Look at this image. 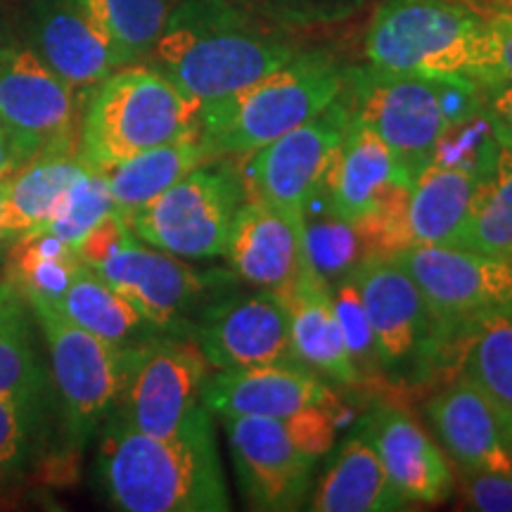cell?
<instances>
[{
	"mask_svg": "<svg viewBox=\"0 0 512 512\" xmlns=\"http://www.w3.org/2000/svg\"><path fill=\"white\" fill-rule=\"evenodd\" d=\"M363 53L370 67L396 74H486V19L460 0H382Z\"/></svg>",
	"mask_w": 512,
	"mask_h": 512,
	"instance_id": "cell-5",
	"label": "cell"
},
{
	"mask_svg": "<svg viewBox=\"0 0 512 512\" xmlns=\"http://www.w3.org/2000/svg\"><path fill=\"white\" fill-rule=\"evenodd\" d=\"M192 332L214 370L299 363L292 354L290 313L283 294L275 290L223 297L204 306Z\"/></svg>",
	"mask_w": 512,
	"mask_h": 512,
	"instance_id": "cell-16",
	"label": "cell"
},
{
	"mask_svg": "<svg viewBox=\"0 0 512 512\" xmlns=\"http://www.w3.org/2000/svg\"><path fill=\"white\" fill-rule=\"evenodd\" d=\"M29 48L72 88L83 107L107 76L124 67L107 36L74 0H38Z\"/></svg>",
	"mask_w": 512,
	"mask_h": 512,
	"instance_id": "cell-19",
	"label": "cell"
},
{
	"mask_svg": "<svg viewBox=\"0 0 512 512\" xmlns=\"http://www.w3.org/2000/svg\"><path fill=\"white\" fill-rule=\"evenodd\" d=\"M356 430L375 448L389 482L403 503L437 505L456 486L453 467L411 413L389 403H375Z\"/></svg>",
	"mask_w": 512,
	"mask_h": 512,
	"instance_id": "cell-17",
	"label": "cell"
},
{
	"mask_svg": "<svg viewBox=\"0 0 512 512\" xmlns=\"http://www.w3.org/2000/svg\"><path fill=\"white\" fill-rule=\"evenodd\" d=\"M223 259L245 283L283 292L304 261V214L245 197L230 228Z\"/></svg>",
	"mask_w": 512,
	"mask_h": 512,
	"instance_id": "cell-20",
	"label": "cell"
},
{
	"mask_svg": "<svg viewBox=\"0 0 512 512\" xmlns=\"http://www.w3.org/2000/svg\"><path fill=\"white\" fill-rule=\"evenodd\" d=\"M332 297H335L339 323H342L344 339H347L351 361H354L356 370L361 373L363 380L373 375H382L380 361H377L373 330H370L354 275L337 280L335 287H332Z\"/></svg>",
	"mask_w": 512,
	"mask_h": 512,
	"instance_id": "cell-38",
	"label": "cell"
},
{
	"mask_svg": "<svg viewBox=\"0 0 512 512\" xmlns=\"http://www.w3.org/2000/svg\"><path fill=\"white\" fill-rule=\"evenodd\" d=\"M486 74L479 81H512V15H484Z\"/></svg>",
	"mask_w": 512,
	"mask_h": 512,
	"instance_id": "cell-40",
	"label": "cell"
},
{
	"mask_svg": "<svg viewBox=\"0 0 512 512\" xmlns=\"http://www.w3.org/2000/svg\"><path fill=\"white\" fill-rule=\"evenodd\" d=\"M57 309L79 328L119 347L138 342L143 330H152L136 306L86 264L79 268Z\"/></svg>",
	"mask_w": 512,
	"mask_h": 512,
	"instance_id": "cell-30",
	"label": "cell"
},
{
	"mask_svg": "<svg viewBox=\"0 0 512 512\" xmlns=\"http://www.w3.org/2000/svg\"><path fill=\"white\" fill-rule=\"evenodd\" d=\"M501 150L503 145L496 136L494 119L482 110L467 119L444 124L437 143H434L430 162L465 171L482 183L494 174Z\"/></svg>",
	"mask_w": 512,
	"mask_h": 512,
	"instance_id": "cell-35",
	"label": "cell"
},
{
	"mask_svg": "<svg viewBox=\"0 0 512 512\" xmlns=\"http://www.w3.org/2000/svg\"><path fill=\"white\" fill-rule=\"evenodd\" d=\"M479 188L475 176L427 164L408 192L406 230L411 245H456Z\"/></svg>",
	"mask_w": 512,
	"mask_h": 512,
	"instance_id": "cell-26",
	"label": "cell"
},
{
	"mask_svg": "<svg viewBox=\"0 0 512 512\" xmlns=\"http://www.w3.org/2000/svg\"><path fill=\"white\" fill-rule=\"evenodd\" d=\"M344 100L351 119L382 138L411 181L430 164L446 124L437 76L384 72L370 64L344 69Z\"/></svg>",
	"mask_w": 512,
	"mask_h": 512,
	"instance_id": "cell-11",
	"label": "cell"
},
{
	"mask_svg": "<svg viewBox=\"0 0 512 512\" xmlns=\"http://www.w3.org/2000/svg\"><path fill=\"white\" fill-rule=\"evenodd\" d=\"M48 349L50 375L69 444L83 448L117 408L126 347L79 328L53 304H29Z\"/></svg>",
	"mask_w": 512,
	"mask_h": 512,
	"instance_id": "cell-8",
	"label": "cell"
},
{
	"mask_svg": "<svg viewBox=\"0 0 512 512\" xmlns=\"http://www.w3.org/2000/svg\"><path fill=\"white\" fill-rule=\"evenodd\" d=\"M382 373L425 368L444 347L446 332L427 309L418 285L392 256H370L354 273Z\"/></svg>",
	"mask_w": 512,
	"mask_h": 512,
	"instance_id": "cell-14",
	"label": "cell"
},
{
	"mask_svg": "<svg viewBox=\"0 0 512 512\" xmlns=\"http://www.w3.org/2000/svg\"><path fill=\"white\" fill-rule=\"evenodd\" d=\"M209 363L195 339L178 332L126 344V373L112 415L133 430L169 437L188 425L202 403Z\"/></svg>",
	"mask_w": 512,
	"mask_h": 512,
	"instance_id": "cell-10",
	"label": "cell"
},
{
	"mask_svg": "<svg viewBox=\"0 0 512 512\" xmlns=\"http://www.w3.org/2000/svg\"><path fill=\"white\" fill-rule=\"evenodd\" d=\"M512 261V152L503 147L498 164L479 183L456 245Z\"/></svg>",
	"mask_w": 512,
	"mask_h": 512,
	"instance_id": "cell-34",
	"label": "cell"
},
{
	"mask_svg": "<svg viewBox=\"0 0 512 512\" xmlns=\"http://www.w3.org/2000/svg\"><path fill=\"white\" fill-rule=\"evenodd\" d=\"M36 318L27 299L0 278V394L46 399L48 373L38 354Z\"/></svg>",
	"mask_w": 512,
	"mask_h": 512,
	"instance_id": "cell-28",
	"label": "cell"
},
{
	"mask_svg": "<svg viewBox=\"0 0 512 512\" xmlns=\"http://www.w3.org/2000/svg\"><path fill=\"white\" fill-rule=\"evenodd\" d=\"M10 245L5 278L17 287L27 304H60L83 266L76 249L43 230L19 235Z\"/></svg>",
	"mask_w": 512,
	"mask_h": 512,
	"instance_id": "cell-29",
	"label": "cell"
},
{
	"mask_svg": "<svg viewBox=\"0 0 512 512\" xmlns=\"http://www.w3.org/2000/svg\"><path fill=\"white\" fill-rule=\"evenodd\" d=\"M425 418L446 458L460 472H512V453L505 441L496 401L460 373L425 403Z\"/></svg>",
	"mask_w": 512,
	"mask_h": 512,
	"instance_id": "cell-18",
	"label": "cell"
},
{
	"mask_svg": "<svg viewBox=\"0 0 512 512\" xmlns=\"http://www.w3.org/2000/svg\"><path fill=\"white\" fill-rule=\"evenodd\" d=\"M86 169L88 164L79 152H60L22 164L15 174L3 178L0 230L5 242L41 228Z\"/></svg>",
	"mask_w": 512,
	"mask_h": 512,
	"instance_id": "cell-25",
	"label": "cell"
},
{
	"mask_svg": "<svg viewBox=\"0 0 512 512\" xmlns=\"http://www.w3.org/2000/svg\"><path fill=\"white\" fill-rule=\"evenodd\" d=\"M98 479L121 512H226L230 496L214 422L207 406L169 437L128 427L119 418L100 427Z\"/></svg>",
	"mask_w": 512,
	"mask_h": 512,
	"instance_id": "cell-1",
	"label": "cell"
},
{
	"mask_svg": "<svg viewBox=\"0 0 512 512\" xmlns=\"http://www.w3.org/2000/svg\"><path fill=\"white\" fill-rule=\"evenodd\" d=\"M460 332V373L494 401L512 406V304L482 313Z\"/></svg>",
	"mask_w": 512,
	"mask_h": 512,
	"instance_id": "cell-31",
	"label": "cell"
},
{
	"mask_svg": "<svg viewBox=\"0 0 512 512\" xmlns=\"http://www.w3.org/2000/svg\"><path fill=\"white\" fill-rule=\"evenodd\" d=\"M491 119H494V117H491ZM494 128H496L498 140H501V145L508 147V150L512 152V126H510V124H503V121H496V119H494Z\"/></svg>",
	"mask_w": 512,
	"mask_h": 512,
	"instance_id": "cell-45",
	"label": "cell"
},
{
	"mask_svg": "<svg viewBox=\"0 0 512 512\" xmlns=\"http://www.w3.org/2000/svg\"><path fill=\"white\" fill-rule=\"evenodd\" d=\"M202 403L211 415H256V418H290L311 406L335 403L320 377L302 363H268L245 370L209 373Z\"/></svg>",
	"mask_w": 512,
	"mask_h": 512,
	"instance_id": "cell-21",
	"label": "cell"
},
{
	"mask_svg": "<svg viewBox=\"0 0 512 512\" xmlns=\"http://www.w3.org/2000/svg\"><path fill=\"white\" fill-rule=\"evenodd\" d=\"M280 294L290 313L294 358L316 375H325L339 384H347V387L361 384L363 377L351 361L342 323H339L332 285L313 271L306 256L299 273Z\"/></svg>",
	"mask_w": 512,
	"mask_h": 512,
	"instance_id": "cell-22",
	"label": "cell"
},
{
	"mask_svg": "<svg viewBox=\"0 0 512 512\" xmlns=\"http://www.w3.org/2000/svg\"><path fill=\"white\" fill-rule=\"evenodd\" d=\"M304 256L330 285L354 275L370 259L356 223L335 214L320 190L313 192L304 207Z\"/></svg>",
	"mask_w": 512,
	"mask_h": 512,
	"instance_id": "cell-33",
	"label": "cell"
},
{
	"mask_svg": "<svg viewBox=\"0 0 512 512\" xmlns=\"http://www.w3.org/2000/svg\"><path fill=\"white\" fill-rule=\"evenodd\" d=\"M482 15H512V0H460Z\"/></svg>",
	"mask_w": 512,
	"mask_h": 512,
	"instance_id": "cell-42",
	"label": "cell"
},
{
	"mask_svg": "<svg viewBox=\"0 0 512 512\" xmlns=\"http://www.w3.org/2000/svg\"><path fill=\"white\" fill-rule=\"evenodd\" d=\"M401 183L413 181L396 162L392 150L370 128L351 119L318 190L335 214L356 223Z\"/></svg>",
	"mask_w": 512,
	"mask_h": 512,
	"instance_id": "cell-23",
	"label": "cell"
},
{
	"mask_svg": "<svg viewBox=\"0 0 512 512\" xmlns=\"http://www.w3.org/2000/svg\"><path fill=\"white\" fill-rule=\"evenodd\" d=\"M306 501V508L313 512H387L406 508L389 482L375 448L358 430L337 448Z\"/></svg>",
	"mask_w": 512,
	"mask_h": 512,
	"instance_id": "cell-24",
	"label": "cell"
},
{
	"mask_svg": "<svg viewBox=\"0 0 512 512\" xmlns=\"http://www.w3.org/2000/svg\"><path fill=\"white\" fill-rule=\"evenodd\" d=\"M496 408H498V418H501L505 441H508V448L512 453V406H503V403L496 401Z\"/></svg>",
	"mask_w": 512,
	"mask_h": 512,
	"instance_id": "cell-44",
	"label": "cell"
},
{
	"mask_svg": "<svg viewBox=\"0 0 512 512\" xmlns=\"http://www.w3.org/2000/svg\"><path fill=\"white\" fill-rule=\"evenodd\" d=\"M200 107L152 64H126L83 107L79 155L93 169L110 171L152 147L195 136Z\"/></svg>",
	"mask_w": 512,
	"mask_h": 512,
	"instance_id": "cell-4",
	"label": "cell"
},
{
	"mask_svg": "<svg viewBox=\"0 0 512 512\" xmlns=\"http://www.w3.org/2000/svg\"><path fill=\"white\" fill-rule=\"evenodd\" d=\"M351 121L344 93L318 117L292 128L259 150L242 155L238 166L245 195L273 207L304 214L309 197L320 188L335 150Z\"/></svg>",
	"mask_w": 512,
	"mask_h": 512,
	"instance_id": "cell-13",
	"label": "cell"
},
{
	"mask_svg": "<svg viewBox=\"0 0 512 512\" xmlns=\"http://www.w3.org/2000/svg\"><path fill=\"white\" fill-rule=\"evenodd\" d=\"M344 93V69L325 53H297L238 91L200 107L197 136L211 159L242 157L318 117Z\"/></svg>",
	"mask_w": 512,
	"mask_h": 512,
	"instance_id": "cell-3",
	"label": "cell"
},
{
	"mask_svg": "<svg viewBox=\"0 0 512 512\" xmlns=\"http://www.w3.org/2000/svg\"><path fill=\"white\" fill-rule=\"evenodd\" d=\"M392 259L413 278L439 328L460 332L501 306L512 304V261L451 245H411Z\"/></svg>",
	"mask_w": 512,
	"mask_h": 512,
	"instance_id": "cell-12",
	"label": "cell"
},
{
	"mask_svg": "<svg viewBox=\"0 0 512 512\" xmlns=\"http://www.w3.org/2000/svg\"><path fill=\"white\" fill-rule=\"evenodd\" d=\"M43 401L41 396L0 394V484L17 479L29 465Z\"/></svg>",
	"mask_w": 512,
	"mask_h": 512,
	"instance_id": "cell-37",
	"label": "cell"
},
{
	"mask_svg": "<svg viewBox=\"0 0 512 512\" xmlns=\"http://www.w3.org/2000/svg\"><path fill=\"white\" fill-rule=\"evenodd\" d=\"M484 110L496 121L512 126V81H479Z\"/></svg>",
	"mask_w": 512,
	"mask_h": 512,
	"instance_id": "cell-41",
	"label": "cell"
},
{
	"mask_svg": "<svg viewBox=\"0 0 512 512\" xmlns=\"http://www.w3.org/2000/svg\"><path fill=\"white\" fill-rule=\"evenodd\" d=\"M207 162H211V155L195 133L112 166L105 176L114 209L121 216H128Z\"/></svg>",
	"mask_w": 512,
	"mask_h": 512,
	"instance_id": "cell-27",
	"label": "cell"
},
{
	"mask_svg": "<svg viewBox=\"0 0 512 512\" xmlns=\"http://www.w3.org/2000/svg\"><path fill=\"white\" fill-rule=\"evenodd\" d=\"M460 491L470 510L512 512V472H460Z\"/></svg>",
	"mask_w": 512,
	"mask_h": 512,
	"instance_id": "cell-39",
	"label": "cell"
},
{
	"mask_svg": "<svg viewBox=\"0 0 512 512\" xmlns=\"http://www.w3.org/2000/svg\"><path fill=\"white\" fill-rule=\"evenodd\" d=\"M0 216H3V178H0ZM0 245H5L3 230H0Z\"/></svg>",
	"mask_w": 512,
	"mask_h": 512,
	"instance_id": "cell-46",
	"label": "cell"
},
{
	"mask_svg": "<svg viewBox=\"0 0 512 512\" xmlns=\"http://www.w3.org/2000/svg\"><path fill=\"white\" fill-rule=\"evenodd\" d=\"M76 254L105 283L124 294L152 330L181 332L185 316L207 292L202 273L185 264L181 256L138 240L119 211L102 219L81 240Z\"/></svg>",
	"mask_w": 512,
	"mask_h": 512,
	"instance_id": "cell-6",
	"label": "cell"
},
{
	"mask_svg": "<svg viewBox=\"0 0 512 512\" xmlns=\"http://www.w3.org/2000/svg\"><path fill=\"white\" fill-rule=\"evenodd\" d=\"M112 211L117 209H114L105 171L88 166V169L72 183V188L67 190L62 202L57 204L55 214L36 230H43V233L53 235V238L62 240L64 245L76 249L81 245V240L86 238L102 219H107Z\"/></svg>",
	"mask_w": 512,
	"mask_h": 512,
	"instance_id": "cell-36",
	"label": "cell"
},
{
	"mask_svg": "<svg viewBox=\"0 0 512 512\" xmlns=\"http://www.w3.org/2000/svg\"><path fill=\"white\" fill-rule=\"evenodd\" d=\"M240 494L252 510L290 512L309 498L318 458L299 444L285 418H221Z\"/></svg>",
	"mask_w": 512,
	"mask_h": 512,
	"instance_id": "cell-15",
	"label": "cell"
},
{
	"mask_svg": "<svg viewBox=\"0 0 512 512\" xmlns=\"http://www.w3.org/2000/svg\"><path fill=\"white\" fill-rule=\"evenodd\" d=\"M83 105L29 46H0V136L17 166L79 152Z\"/></svg>",
	"mask_w": 512,
	"mask_h": 512,
	"instance_id": "cell-9",
	"label": "cell"
},
{
	"mask_svg": "<svg viewBox=\"0 0 512 512\" xmlns=\"http://www.w3.org/2000/svg\"><path fill=\"white\" fill-rule=\"evenodd\" d=\"M19 169L15 157H12L8 143H5L3 136H0V178H8Z\"/></svg>",
	"mask_w": 512,
	"mask_h": 512,
	"instance_id": "cell-43",
	"label": "cell"
},
{
	"mask_svg": "<svg viewBox=\"0 0 512 512\" xmlns=\"http://www.w3.org/2000/svg\"><path fill=\"white\" fill-rule=\"evenodd\" d=\"M98 27L121 64L150 60L174 5L171 0H74Z\"/></svg>",
	"mask_w": 512,
	"mask_h": 512,
	"instance_id": "cell-32",
	"label": "cell"
},
{
	"mask_svg": "<svg viewBox=\"0 0 512 512\" xmlns=\"http://www.w3.org/2000/svg\"><path fill=\"white\" fill-rule=\"evenodd\" d=\"M299 50L233 0H181L152 48V67L195 102L219 100L290 62Z\"/></svg>",
	"mask_w": 512,
	"mask_h": 512,
	"instance_id": "cell-2",
	"label": "cell"
},
{
	"mask_svg": "<svg viewBox=\"0 0 512 512\" xmlns=\"http://www.w3.org/2000/svg\"><path fill=\"white\" fill-rule=\"evenodd\" d=\"M245 185L233 166L211 162L124 216L138 240L181 259L223 256Z\"/></svg>",
	"mask_w": 512,
	"mask_h": 512,
	"instance_id": "cell-7",
	"label": "cell"
}]
</instances>
